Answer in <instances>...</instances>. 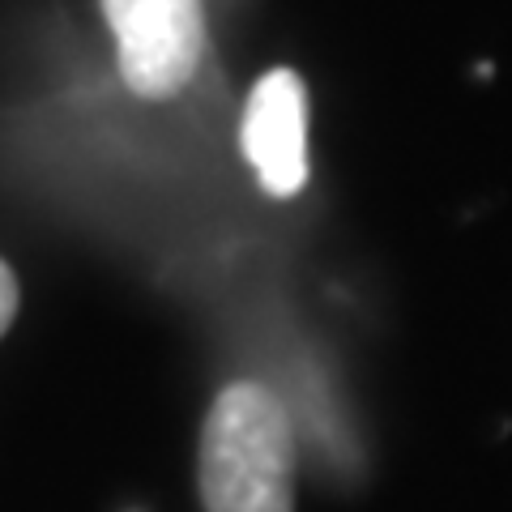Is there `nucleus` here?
Wrapping results in <instances>:
<instances>
[{
  "instance_id": "3",
  "label": "nucleus",
  "mask_w": 512,
  "mask_h": 512,
  "mask_svg": "<svg viewBox=\"0 0 512 512\" xmlns=\"http://www.w3.org/2000/svg\"><path fill=\"white\" fill-rule=\"evenodd\" d=\"M244 154L269 197H295L308 184V94L291 69H274L252 86Z\"/></svg>"
},
{
  "instance_id": "4",
  "label": "nucleus",
  "mask_w": 512,
  "mask_h": 512,
  "mask_svg": "<svg viewBox=\"0 0 512 512\" xmlns=\"http://www.w3.org/2000/svg\"><path fill=\"white\" fill-rule=\"evenodd\" d=\"M13 312H18V282H13V274H9V265L0 261V333L9 329V320H13Z\"/></svg>"
},
{
  "instance_id": "2",
  "label": "nucleus",
  "mask_w": 512,
  "mask_h": 512,
  "mask_svg": "<svg viewBox=\"0 0 512 512\" xmlns=\"http://www.w3.org/2000/svg\"><path fill=\"white\" fill-rule=\"evenodd\" d=\"M103 18L120 47V73L141 99L184 90L205 52L201 0H103Z\"/></svg>"
},
{
  "instance_id": "1",
  "label": "nucleus",
  "mask_w": 512,
  "mask_h": 512,
  "mask_svg": "<svg viewBox=\"0 0 512 512\" xmlns=\"http://www.w3.org/2000/svg\"><path fill=\"white\" fill-rule=\"evenodd\" d=\"M205 512H291L295 431L265 384L239 380L214 397L201 427Z\"/></svg>"
}]
</instances>
